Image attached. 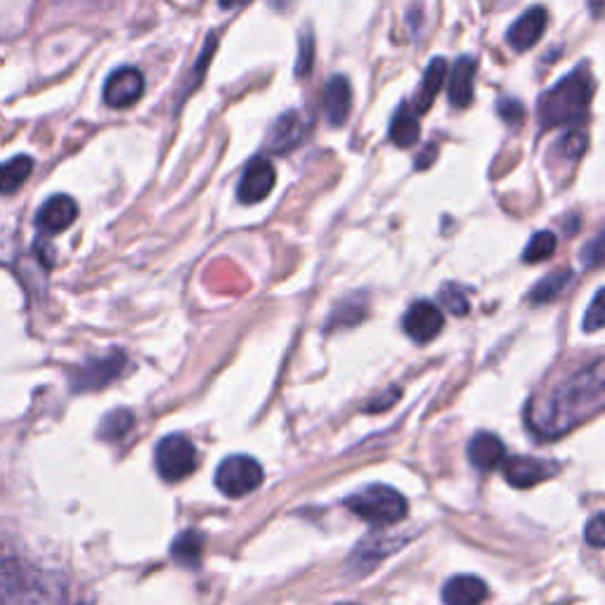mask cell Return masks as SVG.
<instances>
[{"label":"cell","instance_id":"cell-1","mask_svg":"<svg viewBox=\"0 0 605 605\" xmlns=\"http://www.w3.org/2000/svg\"><path fill=\"white\" fill-rule=\"evenodd\" d=\"M603 389V362L596 360L559 383L556 389L534 397L528 407V428L540 438H561L601 412Z\"/></svg>","mask_w":605,"mask_h":605},{"label":"cell","instance_id":"cell-2","mask_svg":"<svg viewBox=\"0 0 605 605\" xmlns=\"http://www.w3.org/2000/svg\"><path fill=\"white\" fill-rule=\"evenodd\" d=\"M62 586L55 577L24 565L0 546V605H60Z\"/></svg>","mask_w":605,"mask_h":605},{"label":"cell","instance_id":"cell-3","mask_svg":"<svg viewBox=\"0 0 605 605\" xmlns=\"http://www.w3.org/2000/svg\"><path fill=\"white\" fill-rule=\"evenodd\" d=\"M594 95V78L590 70L580 66L577 72L559 81L556 86L549 88L537 105V116H540L542 128H559V126H575L586 119Z\"/></svg>","mask_w":605,"mask_h":605},{"label":"cell","instance_id":"cell-4","mask_svg":"<svg viewBox=\"0 0 605 605\" xmlns=\"http://www.w3.org/2000/svg\"><path fill=\"white\" fill-rule=\"evenodd\" d=\"M348 511L376 528H389L407 516V499L389 485H369L346 499Z\"/></svg>","mask_w":605,"mask_h":605},{"label":"cell","instance_id":"cell-5","mask_svg":"<svg viewBox=\"0 0 605 605\" xmlns=\"http://www.w3.org/2000/svg\"><path fill=\"white\" fill-rule=\"evenodd\" d=\"M155 464H157V474L166 482H180L184 478H190L197 470L199 452L188 435L173 433V435H166V438L157 445Z\"/></svg>","mask_w":605,"mask_h":605},{"label":"cell","instance_id":"cell-6","mask_svg":"<svg viewBox=\"0 0 605 605\" xmlns=\"http://www.w3.org/2000/svg\"><path fill=\"white\" fill-rule=\"evenodd\" d=\"M263 478V466L254 457H246V454H232L215 470L217 490L230 499H240L258 490Z\"/></svg>","mask_w":605,"mask_h":605},{"label":"cell","instance_id":"cell-7","mask_svg":"<svg viewBox=\"0 0 605 605\" xmlns=\"http://www.w3.org/2000/svg\"><path fill=\"white\" fill-rule=\"evenodd\" d=\"M275 182H277V173L270 159L265 157L251 159L237 184V199L248 206L261 204V201L275 190Z\"/></svg>","mask_w":605,"mask_h":605},{"label":"cell","instance_id":"cell-8","mask_svg":"<svg viewBox=\"0 0 605 605\" xmlns=\"http://www.w3.org/2000/svg\"><path fill=\"white\" fill-rule=\"evenodd\" d=\"M445 327V317L438 306L431 300H416L402 317V329L416 343H428L438 336Z\"/></svg>","mask_w":605,"mask_h":605},{"label":"cell","instance_id":"cell-9","mask_svg":"<svg viewBox=\"0 0 605 605\" xmlns=\"http://www.w3.org/2000/svg\"><path fill=\"white\" fill-rule=\"evenodd\" d=\"M145 93V78L132 66L116 70L105 83V103L112 109H128L138 103Z\"/></svg>","mask_w":605,"mask_h":605},{"label":"cell","instance_id":"cell-10","mask_svg":"<svg viewBox=\"0 0 605 605\" xmlns=\"http://www.w3.org/2000/svg\"><path fill=\"white\" fill-rule=\"evenodd\" d=\"M503 478H507L518 490H526V487H534L559 474V466L553 461L534 459V457H513L503 459Z\"/></svg>","mask_w":605,"mask_h":605},{"label":"cell","instance_id":"cell-11","mask_svg":"<svg viewBox=\"0 0 605 605\" xmlns=\"http://www.w3.org/2000/svg\"><path fill=\"white\" fill-rule=\"evenodd\" d=\"M306 132H308V124L306 119H302L300 112L296 109L284 112L273 124L265 147L270 151H277V155H284V151H291L294 147H298L302 138H306Z\"/></svg>","mask_w":605,"mask_h":605},{"label":"cell","instance_id":"cell-12","mask_svg":"<svg viewBox=\"0 0 605 605\" xmlns=\"http://www.w3.org/2000/svg\"><path fill=\"white\" fill-rule=\"evenodd\" d=\"M76 217H78L76 201L66 194H55L41 206L36 215V225L45 234H60L66 227H72Z\"/></svg>","mask_w":605,"mask_h":605},{"label":"cell","instance_id":"cell-13","mask_svg":"<svg viewBox=\"0 0 605 605\" xmlns=\"http://www.w3.org/2000/svg\"><path fill=\"white\" fill-rule=\"evenodd\" d=\"M322 107H325V119L329 126L339 128L348 121L350 109H352V86L346 76H331L325 83Z\"/></svg>","mask_w":605,"mask_h":605},{"label":"cell","instance_id":"cell-14","mask_svg":"<svg viewBox=\"0 0 605 605\" xmlns=\"http://www.w3.org/2000/svg\"><path fill=\"white\" fill-rule=\"evenodd\" d=\"M546 31V12L544 8H532L523 12L516 20V24L509 29L507 41L516 50V53H528L530 47L540 43Z\"/></svg>","mask_w":605,"mask_h":605},{"label":"cell","instance_id":"cell-15","mask_svg":"<svg viewBox=\"0 0 605 605\" xmlns=\"http://www.w3.org/2000/svg\"><path fill=\"white\" fill-rule=\"evenodd\" d=\"M476 70L478 60L464 55L452 66L449 76V103L457 109H466L474 103V86H476Z\"/></svg>","mask_w":605,"mask_h":605},{"label":"cell","instance_id":"cell-16","mask_svg":"<svg viewBox=\"0 0 605 605\" xmlns=\"http://www.w3.org/2000/svg\"><path fill=\"white\" fill-rule=\"evenodd\" d=\"M507 459V447H503L501 438L495 433H478L468 443V461L474 464L482 474L487 470H495Z\"/></svg>","mask_w":605,"mask_h":605},{"label":"cell","instance_id":"cell-17","mask_svg":"<svg viewBox=\"0 0 605 605\" xmlns=\"http://www.w3.org/2000/svg\"><path fill=\"white\" fill-rule=\"evenodd\" d=\"M126 360L124 355H112L107 360H97L88 367H83L78 372V379L74 381V391H97L114 381L124 372Z\"/></svg>","mask_w":605,"mask_h":605},{"label":"cell","instance_id":"cell-18","mask_svg":"<svg viewBox=\"0 0 605 605\" xmlns=\"http://www.w3.org/2000/svg\"><path fill=\"white\" fill-rule=\"evenodd\" d=\"M487 598V584L476 575H457L443 586L445 605H480Z\"/></svg>","mask_w":605,"mask_h":605},{"label":"cell","instance_id":"cell-19","mask_svg":"<svg viewBox=\"0 0 605 605\" xmlns=\"http://www.w3.org/2000/svg\"><path fill=\"white\" fill-rule=\"evenodd\" d=\"M445 78H447V62L443 57H435L428 64L422 86H418V91H416V99H414L416 114H426L433 107L435 95H438L441 88L445 86Z\"/></svg>","mask_w":605,"mask_h":605},{"label":"cell","instance_id":"cell-20","mask_svg":"<svg viewBox=\"0 0 605 605\" xmlns=\"http://www.w3.org/2000/svg\"><path fill=\"white\" fill-rule=\"evenodd\" d=\"M204 546H206V537L199 530H184L178 534V540L171 546V556L176 563L184 567H194L201 563V556H204Z\"/></svg>","mask_w":605,"mask_h":605},{"label":"cell","instance_id":"cell-21","mask_svg":"<svg viewBox=\"0 0 605 605\" xmlns=\"http://www.w3.org/2000/svg\"><path fill=\"white\" fill-rule=\"evenodd\" d=\"M389 132H391V142L397 145V147H402V149H410V147L416 145L418 132H422V128H418L416 112H412L407 103H402L400 109L395 112Z\"/></svg>","mask_w":605,"mask_h":605},{"label":"cell","instance_id":"cell-22","mask_svg":"<svg viewBox=\"0 0 605 605\" xmlns=\"http://www.w3.org/2000/svg\"><path fill=\"white\" fill-rule=\"evenodd\" d=\"M33 171V159L26 155L0 163V194H14L29 180Z\"/></svg>","mask_w":605,"mask_h":605},{"label":"cell","instance_id":"cell-23","mask_svg":"<svg viewBox=\"0 0 605 605\" xmlns=\"http://www.w3.org/2000/svg\"><path fill=\"white\" fill-rule=\"evenodd\" d=\"M556 246H559V240L553 232H537L534 237L530 240V244L526 246L523 251V261L526 263H544L549 261L553 254H556Z\"/></svg>","mask_w":605,"mask_h":605},{"label":"cell","instance_id":"cell-24","mask_svg":"<svg viewBox=\"0 0 605 605\" xmlns=\"http://www.w3.org/2000/svg\"><path fill=\"white\" fill-rule=\"evenodd\" d=\"M570 279H573V275H570L567 270H561V273H553L549 277H544L540 284H537V287L532 289L530 298L534 302H546V300H553V298H559L565 287L570 284Z\"/></svg>","mask_w":605,"mask_h":605},{"label":"cell","instance_id":"cell-25","mask_svg":"<svg viewBox=\"0 0 605 605\" xmlns=\"http://www.w3.org/2000/svg\"><path fill=\"white\" fill-rule=\"evenodd\" d=\"M130 428H132V414L128 410H116V412H109L103 418V424H99V438L121 441Z\"/></svg>","mask_w":605,"mask_h":605},{"label":"cell","instance_id":"cell-26","mask_svg":"<svg viewBox=\"0 0 605 605\" xmlns=\"http://www.w3.org/2000/svg\"><path fill=\"white\" fill-rule=\"evenodd\" d=\"M586 145H590V140H586L584 132L567 130L565 136L559 138V142L553 145V157H559L563 161H577L584 155Z\"/></svg>","mask_w":605,"mask_h":605},{"label":"cell","instance_id":"cell-27","mask_svg":"<svg viewBox=\"0 0 605 605\" xmlns=\"http://www.w3.org/2000/svg\"><path fill=\"white\" fill-rule=\"evenodd\" d=\"M312 62H315V41H312V33L308 31L306 36L300 33V43H298V62H296V76L298 78H306L312 70Z\"/></svg>","mask_w":605,"mask_h":605},{"label":"cell","instance_id":"cell-28","mask_svg":"<svg viewBox=\"0 0 605 605\" xmlns=\"http://www.w3.org/2000/svg\"><path fill=\"white\" fill-rule=\"evenodd\" d=\"M441 300H443V306H445L452 315H457V317H464V315L468 312V308H470L468 296L464 294V289L452 287V284H447V287L443 289Z\"/></svg>","mask_w":605,"mask_h":605},{"label":"cell","instance_id":"cell-29","mask_svg":"<svg viewBox=\"0 0 605 605\" xmlns=\"http://www.w3.org/2000/svg\"><path fill=\"white\" fill-rule=\"evenodd\" d=\"M499 116H501V119L507 121V124L518 126L520 121L526 119V107L520 105L518 99H513V97H501V99H499Z\"/></svg>","mask_w":605,"mask_h":605},{"label":"cell","instance_id":"cell-30","mask_svg":"<svg viewBox=\"0 0 605 605\" xmlns=\"http://www.w3.org/2000/svg\"><path fill=\"white\" fill-rule=\"evenodd\" d=\"M601 327H603V289L596 291L590 310H586V317H584V331L594 333V331H598Z\"/></svg>","mask_w":605,"mask_h":605},{"label":"cell","instance_id":"cell-31","mask_svg":"<svg viewBox=\"0 0 605 605\" xmlns=\"http://www.w3.org/2000/svg\"><path fill=\"white\" fill-rule=\"evenodd\" d=\"M586 544H592L594 549H601L605 544V520L603 513H596L594 520H590V526L584 530Z\"/></svg>","mask_w":605,"mask_h":605},{"label":"cell","instance_id":"cell-32","mask_svg":"<svg viewBox=\"0 0 605 605\" xmlns=\"http://www.w3.org/2000/svg\"><path fill=\"white\" fill-rule=\"evenodd\" d=\"M582 261L586 267H596L603 261V234H596L594 242L586 244L582 251Z\"/></svg>","mask_w":605,"mask_h":605},{"label":"cell","instance_id":"cell-33","mask_svg":"<svg viewBox=\"0 0 605 605\" xmlns=\"http://www.w3.org/2000/svg\"><path fill=\"white\" fill-rule=\"evenodd\" d=\"M217 3H221V8H225V10H232V8H242V6L251 3V0H217Z\"/></svg>","mask_w":605,"mask_h":605},{"label":"cell","instance_id":"cell-34","mask_svg":"<svg viewBox=\"0 0 605 605\" xmlns=\"http://www.w3.org/2000/svg\"><path fill=\"white\" fill-rule=\"evenodd\" d=\"M435 157V151H433V145H428V149H426V157L422 159V161H416V166L418 168H426L428 166V161Z\"/></svg>","mask_w":605,"mask_h":605},{"label":"cell","instance_id":"cell-35","mask_svg":"<svg viewBox=\"0 0 605 605\" xmlns=\"http://www.w3.org/2000/svg\"><path fill=\"white\" fill-rule=\"evenodd\" d=\"M590 8H592V14L596 17V20H598V17H601V10H603V0H590Z\"/></svg>","mask_w":605,"mask_h":605},{"label":"cell","instance_id":"cell-36","mask_svg":"<svg viewBox=\"0 0 605 605\" xmlns=\"http://www.w3.org/2000/svg\"><path fill=\"white\" fill-rule=\"evenodd\" d=\"M339 605H358V603H339Z\"/></svg>","mask_w":605,"mask_h":605}]
</instances>
